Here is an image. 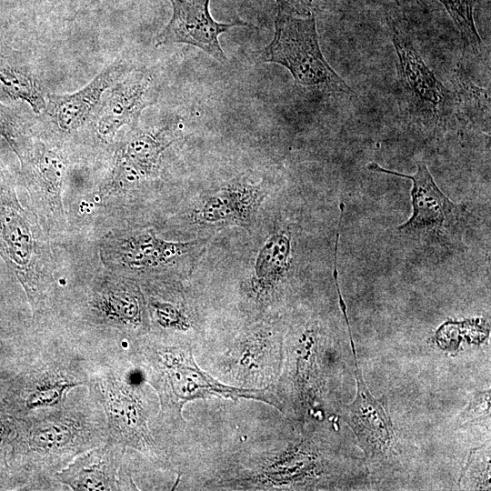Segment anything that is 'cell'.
Listing matches in <instances>:
<instances>
[{
    "label": "cell",
    "mask_w": 491,
    "mask_h": 491,
    "mask_svg": "<svg viewBox=\"0 0 491 491\" xmlns=\"http://www.w3.org/2000/svg\"><path fill=\"white\" fill-rule=\"evenodd\" d=\"M277 5L274 36L262 51L260 60L288 69L295 85L305 91L333 95L353 93L321 51L315 15H304L281 3Z\"/></svg>",
    "instance_id": "6da1fadb"
},
{
    "label": "cell",
    "mask_w": 491,
    "mask_h": 491,
    "mask_svg": "<svg viewBox=\"0 0 491 491\" xmlns=\"http://www.w3.org/2000/svg\"><path fill=\"white\" fill-rule=\"evenodd\" d=\"M416 165L417 170L413 175L386 169L374 162L367 165V169L407 178L413 183V213L395 229L397 237L416 248L450 249L462 237L468 212L465 205L453 203L441 192L424 162Z\"/></svg>",
    "instance_id": "7a4b0ae2"
},
{
    "label": "cell",
    "mask_w": 491,
    "mask_h": 491,
    "mask_svg": "<svg viewBox=\"0 0 491 491\" xmlns=\"http://www.w3.org/2000/svg\"><path fill=\"white\" fill-rule=\"evenodd\" d=\"M0 256L29 296L49 272V250L36 215L19 203L15 187L0 175Z\"/></svg>",
    "instance_id": "3957f363"
},
{
    "label": "cell",
    "mask_w": 491,
    "mask_h": 491,
    "mask_svg": "<svg viewBox=\"0 0 491 491\" xmlns=\"http://www.w3.org/2000/svg\"><path fill=\"white\" fill-rule=\"evenodd\" d=\"M390 27L405 104L423 125H437L453 110L454 94L428 68L410 37L394 24Z\"/></svg>",
    "instance_id": "277c9868"
},
{
    "label": "cell",
    "mask_w": 491,
    "mask_h": 491,
    "mask_svg": "<svg viewBox=\"0 0 491 491\" xmlns=\"http://www.w3.org/2000/svg\"><path fill=\"white\" fill-rule=\"evenodd\" d=\"M172 17L155 37V46L186 44L198 47L220 63L227 58L219 35L233 27H256L240 19L231 23L215 21L209 10L210 0H169Z\"/></svg>",
    "instance_id": "5b68a950"
},
{
    "label": "cell",
    "mask_w": 491,
    "mask_h": 491,
    "mask_svg": "<svg viewBox=\"0 0 491 491\" xmlns=\"http://www.w3.org/2000/svg\"><path fill=\"white\" fill-rule=\"evenodd\" d=\"M157 97L156 84L147 72H134L117 81L98 114V135L112 138L122 126H134L142 111L154 105Z\"/></svg>",
    "instance_id": "8992f818"
},
{
    "label": "cell",
    "mask_w": 491,
    "mask_h": 491,
    "mask_svg": "<svg viewBox=\"0 0 491 491\" xmlns=\"http://www.w3.org/2000/svg\"><path fill=\"white\" fill-rule=\"evenodd\" d=\"M29 178V189L44 220L53 226L64 219L62 199L66 164L56 151L38 143L20 160Z\"/></svg>",
    "instance_id": "52a82bcc"
},
{
    "label": "cell",
    "mask_w": 491,
    "mask_h": 491,
    "mask_svg": "<svg viewBox=\"0 0 491 491\" xmlns=\"http://www.w3.org/2000/svg\"><path fill=\"white\" fill-rule=\"evenodd\" d=\"M195 245L196 242H167L149 232L122 236L111 235L104 239L100 252L108 266L147 269L171 262Z\"/></svg>",
    "instance_id": "ba28073f"
},
{
    "label": "cell",
    "mask_w": 491,
    "mask_h": 491,
    "mask_svg": "<svg viewBox=\"0 0 491 491\" xmlns=\"http://www.w3.org/2000/svg\"><path fill=\"white\" fill-rule=\"evenodd\" d=\"M160 364L163 395L173 406L180 408L186 401L210 394L233 398L246 396L265 399L261 396L264 394L257 396L260 395L259 391L239 390L218 384L200 371L191 356L165 354Z\"/></svg>",
    "instance_id": "9c48e42d"
},
{
    "label": "cell",
    "mask_w": 491,
    "mask_h": 491,
    "mask_svg": "<svg viewBox=\"0 0 491 491\" xmlns=\"http://www.w3.org/2000/svg\"><path fill=\"white\" fill-rule=\"evenodd\" d=\"M357 392L342 416L354 430L366 454L385 453L395 444V433L384 403L369 392L356 365Z\"/></svg>",
    "instance_id": "30bf717a"
},
{
    "label": "cell",
    "mask_w": 491,
    "mask_h": 491,
    "mask_svg": "<svg viewBox=\"0 0 491 491\" xmlns=\"http://www.w3.org/2000/svg\"><path fill=\"white\" fill-rule=\"evenodd\" d=\"M124 74L125 65L121 62H115L73 94L48 95L49 114L58 128L71 132L83 125L104 92L115 85Z\"/></svg>",
    "instance_id": "8fae6325"
},
{
    "label": "cell",
    "mask_w": 491,
    "mask_h": 491,
    "mask_svg": "<svg viewBox=\"0 0 491 491\" xmlns=\"http://www.w3.org/2000/svg\"><path fill=\"white\" fill-rule=\"evenodd\" d=\"M261 200V190L242 182L230 185L208 197L193 214L202 224L240 223L247 220Z\"/></svg>",
    "instance_id": "7c38bea8"
},
{
    "label": "cell",
    "mask_w": 491,
    "mask_h": 491,
    "mask_svg": "<svg viewBox=\"0 0 491 491\" xmlns=\"http://www.w3.org/2000/svg\"><path fill=\"white\" fill-rule=\"evenodd\" d=\"M116 472L117 454L109 446L78 458L58 477L74 490H113L116 489Z\"/></svg>",
    "instance_id": "4fadbf2b"
},
{
    "label": "cell",
    "mask_w": 491,
    "mask_h": 491,
    "mask_svg": "<svg viewBox=\"0 0 491 491\" xmlns=\"http://www.w3.org/2000/svg\"><path fill=\"white\" fill-rule=\"evenodd\" d=\"M170 143L166 128L155 133L137 131L120 149L117 158L145 177L156 172L162 154Z\"/></svg>",
    "instance_id": "5bb4252c"
},
{
    "label": "cell",
    "mask_w": 491,
    "mask_h": 491,
    "mask_svg": "<svg viewBox=\"0 0 491 491\" xmlns=\"http://www.w3.org/2000/svg\"><path fill=\"white\" fill-rule=\"evenodd\" d=\"M0 83L13 98L20 99L39 114L46 107V102L35 78L13 55L0 49Z\"/></svg>",
    "instance_id": "9a60e30c"
},
{
    "label": "cell",
    "mask_w": 491,
    "mask_h": 491,
    "mask_svg": "<svg viewBox=\"0 0 491 491\" xmlns=\"http://www.w3.org/2000/svg\"><path fill=\"white\" fill-rule=\"evenodd\" d=\"M454 100L456 110L466 123L484 130L490 125V96L486 89L476 86L464 68H457L455 77Z\"/></svg>",
    "instance_id": "2e32d148"
},
{
    "label": "cell",
    "mask_w": 491,
    "mask_h": 491,
    "mask_svg": "<svg viewBox=\"0 0 491 491\" xmlns=\"http://www.w3.org/2000/svg\"><path fill=\"white\" fill-rule=\"evenodd\" d=\"M291 237L286 233L273 235L260 250L255 266L256 280L271 286L288 269L291 256Z\"/></svg>",
    "instance_id": "e0dca14e"
},
{
    "label": "cell",
    "mask_w": 491,
    "mask_h": 491,
    "mask_svg": "<svg viewBox=\"0 0 491 491\" xmlns=\"http://www.w3.org/2000/svg\"><path fill=\"white\" fill-rule=\"evenodd\" d=\"M105 316L123 323H136L140 306L134 290L122 283H113L105 288L97 301Z\"/></svg>",
    "instance_id": "ac0fdd59"
},
{
    "label": "cell",
    "mask_w": 491,
    "mask_h": 491,
    "mask_svg": "<svg viewBox=\"0 0 491 491\" xmlns=\"http://www.w3.org/2000/svg\"><path fill=\"white\" fill-rule=\"evenodd\" d=\"M445 6L460 34L464 47L475 54H481L485 45L474 20L476 0H438Z\"/></svg>",
    "instance_id": "d6986e66"
},
{
    "label": "cell",
    "mask_w": 491,
    "mask_h": 491,
    "mask_svg": "<svg viewBox=\"0 0 491 491\" xmlns=\"http://www.w3.org/2000/svg\"><path fill=\"white\" fill-rule=\"evenodd\" d=\"M0 136L9 145L18 156L22 157L23 147L20 143V128L11 109L0 102Z\"/></svg>",
    "instance_id": "ffe728a7"
},
{
    "label": "cell",
    "mask_w": 491,
    "mask_h": 491,
    "mask_svg": "<svg viewBox=\"0 0 491 491\" xmlns=\"http://www.w3.org/2000/svg\"><path fill=\"white\" fill-rule=\"evenodd\" d=\"M155 310L159 317V321L163 325L175 326L182 325L183 317L178 311L168 304H155Z\"/></svg>",
    "instance_id": "44dd1931"
},
{
    "label": "cell",
    "mask_w": 491,
    "mask_h": 491,
    "mask_svg": "<svg viewBox=\"0 0 491 491\" xmlns=\"http://www.w3.org/2000/svg\"><path fill=\"white\" fill-rule=\"evenodd\" d=\"M398 5H401V3L403 2V0H395Z\"/></svg>",
    "instance_id": "7402d4cb"
}]
</instances>
